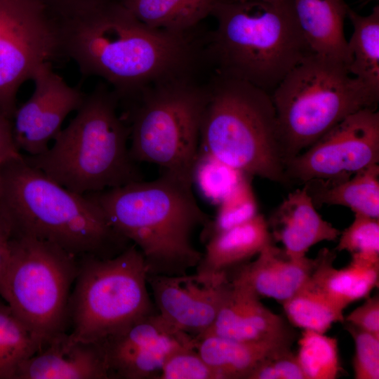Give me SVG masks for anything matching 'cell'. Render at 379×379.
<instances>
[{
    "mask_svg": "<svg viewBox=\"0 0 379 379\" xmlns=\"http://www.w3.org/2000/svg\"><path fill=\"white\" fill-rule=\"evenodd\" d=\"M63 57L84 77L102 78L119 101L135 100L159 83L192 76L204 49L193 33L151 28L117 0L61 22Z\"/></svg>",
    "mask_w": 379,
    "mask_h": 379,
    "instance_id": "obj_1",
    "label": "cell"
},
{
    "mask_svg": "<svg viewBox=\"0 0 379 379\" xmlns=\"http://www.w3.org/2000/svg\"><path fill=\"white\" fill-rule=\"evenodd\" d=\"M0 218L11 237L48 241L78 258H112L131 244L87 195L60 185L23 154L0 165Z\"/></svg>",
    "mask_w": 379,
    "mask_h": 379,
    "instance_id": "obj_2",
    "label": "cell"
},
{
    "mask_svg": "<svg viewBox=\"0 0 379 379\" xmlns=\"http://www.w3.org/2000/svg\"><path fill=\"white\" fill-rule=\"evenodd\" d=\"M110 225L141 252L147 274L175 276L196 268L202 253L192 244L198 227L211 219L198 205L192 185L163 173L144 180L85 194Z\"/></svg>",
    "mask_w": 379,
    "mask_h": 379,
    "instance_id": "obj_3",
    "label": "cell"
},
{
    "mask_svg": "<svg viewBox=\"0 0 379 379\" xmlns=\"http://www.w3.org/2000/svg\"><path fill=\"white\" fill-rule=\"evenodd\" d=\"M211 15L217 25L208 37L204 58L215 74L245 81L270 95L314 53L300 29L292 0H220Z\"/></svg>",
    "mask_w": 379,
    "mask_h": 379,
    "instance_id": "obj_4",
    "label": "cell"
},
{
    "mask_svg": "<svg viewBox=\"0 0 379 379\" xmlns=\"http://www.w3.org/2000/svg\"><path fill=\"white\" fill-rule=\"evenodd\" d=\"M119 102L105 83L97 84L53 145L39 154L23 155L24 159L60 185L83 195L142 180L130 153L129 126L118 114Z\"/></svg>",
    "mask_w": 379,
    "mask_h": 379,
    "instance_id": "obj_5",
    "label": "cell"
},
{
    "mask_svg": "<svg viewBox=\"0 0 379 379\" xmlns=\"http://www.w3.org/2000/svg\"><path fill=\"white\" fill-rule=\"evenodd\" d=\"M206 86L199 151L250 177L288 183L271 95L217 74Z\"/></svg>",
    "mask_w": 379,
    "mask_h": 379,
    "instance_id": "obj_6",
    "label": "cell"
},
{
    "mask_svg": "<svg viewBox=\"0 0 379 379\" xmlns=\"http://www.w3.org/2000/svg\"><path fill=\"white\" fill-rule=\"evenodd\" d=\"M270 95L284 163L347 117L376 109L379 100V91L351 74L346 64L314 53L290 71Z\"/></svg>",
    "mask_w": 379,
    "mask_h": 379,
    "instance_id": "obj_7",
    "label": "cell"
},
{
    "mask_svg": "<svg viewBox=\"0 0 379 379\" xmlns=\"http://www.w3.org/2000/svg\"><path fill=\"white\" fill-rule=\"evenodd\" d=\"M206 100V86L197 84L192 76L144 91L129 115L133 160L157 165L164 173L192 185Z\"/></svg>",
    "mask_w": 379,
    "mask_h": 379,
    "instance_id": "obj_8",
    "label": "cell"
},
{
    "mask_svg": "<svg viewBox=\"0 0 379 379\" xmlns=\"http://www.w3.org/2000/svg\"><path fill=\"white\" fill-rule=\"evenodd\" d=\"M69 302V338L100 343L157 312L143 256L133 244L108 258L84 256Z\"/></svg>",
    "mask_w": 379,
    "mask_h": 379,
    "instance_id": "obj_9",
    "label": "cell"
},
{
    "mask_svg": "<svg viewBox=\"0 0 379 379\" xmlns=\"http://www.w3.org/2000/svg\"><path fill=\"white\" fill-rule=\"evenodd\" d=\"M10 246L0 295L40 350L69 327V302L79 259L32 237H12Z\"/></svg>",
    "mask_w": 379,
    "mask_h": 379,
    "instance_id": "obj_10",
    "label": "cell"
},
{
    "mask_svg": "<svg viewBox=\"0 0 379 379\" xmlns=\"http://www.w3.org/2000/svg\"><path fill=\"white\" fill-rule=\"evenodd\" d=\"M64 58L61 22L39 0H0V112L12 119L20 87Z\"/></svg>",
    "mask_w": 379,
    "mask_h": 379,
    "instance_id": "obj_11",
    "label": "cell"
},
{
    "mask_svg": "<svg viewBox=\"0 0 379 379\" xmlns=\"http://www.w3.org/2000/svg\"><path fill=\"white\" fill-rule=\"evenodd\" d=\"M379 162V112L359 110L345 118L307 150L285 161L290 179L338 180Z\"/></svg>",
    "mask_w": 379,
    "mask_h": 379,
    "instance_id": "obj_12",
    "label": "cell"
},
{
    "mask_svg": "<svg viewBox=\"0 0 379 379\" xmlns=\"http://www.w3.org/2000/svg\"><path fill=\"white\" fill-rule=\"evenodd\" d=\"M30 98L17 107L12 117L13 138L20 151L34 156L43 153L62 130L66 117L77 111L86 94L69 85L53 69L52 63L41 65L32 79Z\"/></svg>",
    "mask_w": 379,
    "mask_h": 379,
    "instance_id": "obj_13",
    "label": "cell"
},
{
    "mask_svg": "<svg viewBox=\"0 0 379 379\" xmlns=\"http://www.w3.org/2000/svg\"><path fill=\"white\" fill-rule=\"evenodd\" d=\"M147 284L158 314L177 330L194 337L211 326L231 288L228 272L147 274Z\"/></svg>",
    "mask_w": 379,
    "mask_h": 379,
    "instance_id": "obj_14",
    "label": "cell"
},
{
    "mask_svg": "<svg viewBox=\"0 0 379 379\" xmlns=\"http://www.w3.org/2000/svg\"><path fill=\"white\" fill-rule=\"evenodd\" d=\"M194 340L158 312L148 315L100 342L108 379H158L168 356Z\"/></svg>",
    "mask_w": 379,
    "mask_h": 379,
    "instance_id": "obj_15",
    "label": "cell"
},
{
    "mask_svg": "<svg viewBox=\"0 0 379 379\" xmlns=\"http://www.w3.org/2000/svg\"><path fill=\"white\" fill-rule=\"evenodd\" d=\"M230 278V290L215 321L199 337L215 335L240 341L291 347L294 336L284 319L266 307L246 285Z\"/></svg>",
    "mask_w": 379,
    "mask_h": 379,
    "instance_id": "obj_16",
    "label": "cell"
},
{
    "mask_svg": "<svg viewBox=\"0 0 379 379\" xmlns=\"http://www.w3.org/2000/svg\"><path fill=\"white\" fill-rule=\"evenodd\" d=\"M15 379H108L102 344L62 333L24 361Z\"/></svg>",
    "mask_w": 379,
    "mask_h": 379,
    "instance_id": "obj_17",
    "label": "cell"
},
{
    "mask_svg": "<svg viewBox=\"0 0 379 379\" xmlns=\"http://www.w3.org/2000/svg\"><path fill=\"white\" fill-rule=\"evenodd\" d=\"M267 222L272 239L281 242L286 255L293 259L305 257L319 242L335 241L341 232L318 213L305 185L290 193Z\"/></svg>",
    "mask_w": 379,
    "mask_h": 379,
    "instance_id": "obj_18",
    "label": "cell"
},
{
    "mask_svg": "<svg viewBox=\"0 0 379 379\" xmlns=\"http://www.w3.org/2000/svg\"><path fill=\"white\" fill-rule=\"evenodd\" d=\"M317 262V258L307 256L291 258L284 250L271 244L258 254L255 260L235 267V273L229 274L246 285L259 298H272L283 303L307 282Z\"/></svg>",
    "mask_w": 379,
    "mask_h": 379,
    "instance_id": "obj_19",
    "label": "cell"
},
{
    "mask_svg": "<svg viewBox=\"0 0 379 379\" xmlns=\"http://www.w3.org/2000/svg\"><path fill=\"white\" fill-rule=\"evenodd\" d=\"M302 34L312 51L346 64L352 58L344 33L348 6L344 0H292Z\"/></svg>",
    "mask_w": 379,
    "mask_h": 379,
    "instance_id": "obj_20",
    "label": "cell"
},
{
    "mask_svg": "<svg viewBox=\"0 0 379 379\" xmlns=\"http://www.w3.org/2000/svg\"><path fill=\"white\" fill-rule=\"evenodd\" d=\"M272 244L267 221L261 214L251 220L216 233L207 241L197 273L212 276L228 272Z\"/></svg>",
    "mask_w": 379,
    "mask_h": 379,
    "instance_id": "obj_21",
    "label": "cell"
},
{
    "mask_svg": "<svg viewBox=\"0 0 379 379\" xmlns=\"http://www.w3.org/2000/svg\"><path fill=\"white\" fill-rule=\"evenodd\" d=\"M335 252L319 251L316 267L309 281L343 310L350 304L369 296L378 286L379 263L352 258L341 269L333 266Z\"/></svg>",
    "mask_w": 379,
    "mask_h": 379,
    "instance_id": "obj_22",
    "label": "cell"
},
{
    "mask_svg": "<svg viewBox=\"0 0 379 379\" xmlns=\"http://www.w3.org/2000/svg\"><path fill=\"white\" fill-rule=\"evenodd\" d=\"M315 206L350 208L354 213L379 218V165H370L350 178L311 180L305 183Z\"/></svg>",
    "mask_w": 379,
    "mask_h": 379,
    "instance_id": "obj_23",
    "label": "cell"
},
{
    "mask_svg": "<svg viewBox=\"0 0 379 379\" xmlns=\"http://www.w3.org/2000/svg\"><path fill=\"white\" fill-rule=\"evenodd\" d=\"M196 340L197 352L216 371L220 379H246L264 358L276 351L291 348L215 335H205Z\"/></svg>",
    "mask_w": 379,
    "mask_h": 379,
    "instance_id": "obj_24",
    "label": "cell"
},
{
    "mask_svg": "<svg viewBox=\"0 0 379 379\" xmlns=\"http://www.w3.org/2000/svg\"><path fill=\"white\" fill-rule=\"evenodd\" d=\"M138 20L156 29L190 34L220 0H117Z\"/></svg>",
    "mask_w": 379,
    "mask_h": 379,
    "instance_id": "obj_25",
    "label": "cell"
},
{
    "mask_svg": "<svg viewBox=\"0 0 379 379\" xmlns=\"http://www.w3.org/2000/svg\"><path fill=\"white\" fill-rule=\"evenodd\" d=\"M347 17L353 32L348 48L352 61L349 72L372 88L379 91V6L364 16L348 7Z\"/></svg>",
    "mask_w": 379,
    "mask_h": 379,
    "instance_id": "obj_26",
    "label": "cell"
},
{
    "mask_svg": "<svg viewBox=\"0 0 379 379\" xmlns=\"http://www.w3.org/2000/svg\"><path fill=\"white\" fill-rule=\"evenodd\" d=\"M310 279V278H309ZM291 324L325 333L336 322H344L343 310L309 281L281 303Z\"/></svg>",
    "mask_w": 379,
    "mask_h": 379,
    "instance_id": "obj_27",
    "label": "cell"
},
{
    "mask_svg": "<svg viewBox=\"0 0 379 379\" xmlns=\"http://www.w3.org/2000/svg\"><path fill=\"white\" fill-rule=\"evenodd\" d=\"M39 350L30 333L0 300V379H15L20 364Z\"/></svg>",
    "mask_w": 379,
    "mask_h": 379,
    "instance_id": "obj_28",
    "label": "cell"
},
{
    "mask_svg": "<svg viewBox=\"0 0 379 379\" xmlns=\"http://www.w3.org/2000/svg\"><path fill=\"white\" fill-rule=\"evenodd\" d=\"M296 357L306 379H335L343 370L338 340L324 333L304 330Z\"/></svg>",
    "mask_w": 379,
    "mask_h": 379,
    "instance_id": "obj_29",
    "label": "cell"
},
{
    "mask_svg": "<svg viewBox=\"0 0 379 379\" xmlns=\"http://www.w3.org/2000/svg\"><path fill=\"white\" fill-rule=\"evenodd\" d=\"M250 178L248 175L245 176L218 204L215 217L203 228L204 241L216 233L245 223L258 214V203Z\"/></svg>",
    "mask_w": 379,
    "mask_h": 379,
    "instance_id": "obj_30",
    "label": "cell"
},
{
    "mask_svg": "<svg viewBox=\"0 0 379 379\" xmlns=\"http://www.w3.org/2000/svg\"><path fill=\"white\" fill-rule=\"evenodd\" d=\"M247 175L199 151L193 170L192 183L208 201L218 204Z\"/></svg>",
    "mask_w": 379,
    "mask_h": 379,
    "instance_id": "obj_31",
    "label": "cell"
},
{
    "mask_svg": "<svg viewBox=\"0 0 379 379\" xmlns=\"http://www.w3.org/2000/svg\"><path fill=\"white\" fill-rule=\"evenodd\" d=\"M338 238L336 251H347L352 258L379 263V218L354 213L352 222Z\"/></svg>",
    "mask_w": 379,
    "mask_h": 379,
    "instance_id": "obj_32",
    "label": "cell"
},
{
    "mask_svg": "<svg viewBox=\"0 0 379 379\" xmlns=\"http://www.w3.org/2000/svg\"><path fill=\"white\" fill-rule=\"evenodd\" d=\"M196 342L195 339L174 350L165 361L158 379H220L197 352Z\"/></svg>",
    "mask_w": 379,
    "mask_h": 379,
    "instance_id": "obj_33",
    "label": "cell"
},
{
    "mask_svg": "<svg viewBox=\"0 0 379 379\" xmlns=\"http://www.w3.org/2000/svg\"><path fill=\"white\" fill-rule=\"evenodd\" d=\"M345 328L355 343L353 361L356 379L379 378V336L363 331L349 323Z\"/></svg>",
    "mask_w": 379,
    "mask_h": 379,
    "instance_id": "obj_34",
    "label": "cell"
},
{
    "mask_svg": "<svg viewBox=\"0 0 379 379\" xmlns=\"http://www.w3.org/2000/svg\"><path fill=\"white\" fill-rule=\"evenodd\" d=\"M246 379H306L291 348L276 351L261 360Z\"/></svg>",
    "mask_w": 379,
    "mask_h": 379,
    "instance_id": "obj_35",
    "label": "cell"
},
{
    "mask_svg": "<svg viewBox=\"0 0 379 379\" xmlns=\"http://www.w3.org/2000/svg\"><path fill=\"white\" fill-rule=\"evenodd\" d=\"M60 22L88 13L109 0H39Z\"/></svg>",
    "mask_w": 379,
    "mask_h": 379,
    "instance_id": "obj_36",
    "label": "cell"
},
{
    "mask_svg": "<svg viewBox=\"0 0 379 379\" xmlns=\"http://www.w3.org/2000/svg\"><path fill=\"white\" fill-rule=\"evenodd\" d=\"M345 320L354 326L379 336V296L366 298L363 305L351 312Z\"/></svg>",
    "mask_w": 379,
    "mask_h": 379,
    "instance_id": "obj_37",
    "label": "cell"
},
{
    "mask_svg": "<svg viewBox=\"0 0 379 379\" xmlns=\"http://www.w3.org/2000/svg\"><path fill=\"white\" fill-rule=\"evenodd\" d=\"M22 155L13 138L11 119L0 112V165Z\"/></svg>",
    "mask_w": 379,
    "mask_h": 379,
    "instance_id": "obj_38",
    "label": "cell"
},
{
    "mask_svg": "<svg viewBox=\"0 0 379 379\" xmlns=\"http://www.w3.org/2000/svg\"><path fill=\"white\" fill-rule=\"evenodd\" d=\"M10 233L0 218V288L11 254Z\"/></svg>",
    "mask_w": 379,
    "mask_h": 379,
    "instance_id": "obj_39",
    "label": "cell"
},
{
    "mask_svg": "<svg viewBox=\"0 0 379 379\" xmlns=\"http://www.w3.org/2000/svg\"><path fill=\"white\" fill-rule=\"evenodd\" d=\"M235 1H248V0H235ZM260 1H267V2H270V3H274L275 4V3L282 2L284 0H260Z\"/></svg>",
    "mask_w": 379,
    "mask_h": 379,
    "instance_id": "obj_40",
    "label": "cell"
}]
</instances>
